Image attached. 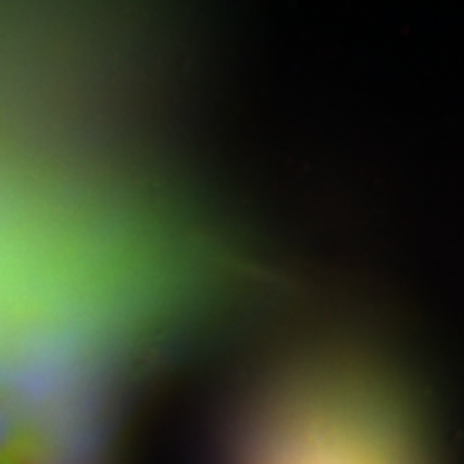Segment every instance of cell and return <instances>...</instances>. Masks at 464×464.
Returning a JSON list of instances; mask_svg holds the SVG:
<instances>
[{"mask_svg": "<svg viewBox=\"0 0 464 464\" xmlns=\"http://www.w3.org/2000/svg\"><path fill=\"white\" fill-rule=\"evenodd\" d=\"M14 440H15V421L14 417L0 406V458L11 450Z\"/></svg>", "mask_w": 464, "mask_h": 464, "instance_id": "6da1fadb", "label": "cell"}, {"mask_svg": "<svg viewBox=\"0 0 464 464\" xmlns=\"http://www.w3.org/2000/svg\"><path fill=\"white\" fill-rule=\"evenodd\" d=\"M0 464H11V462H0Z\"/></svg>", "mask_w": 464, "mask_h": 464, "instance_id": "7a4b0ae2", "label": "cell"}]
</instances>
